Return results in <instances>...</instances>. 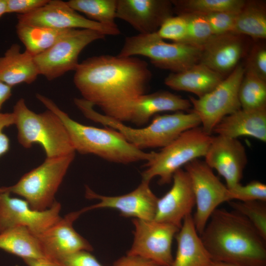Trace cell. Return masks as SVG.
<instances>
[{
    "label": "cell",
    "instance_id": "cell-16",
    "mask_svg": "<svg viewBox=\"0 0 266 266\" xmlns=\"http://www.w3.org/2000/svg\"><path fill=\"white\" fill-rule=\"evenodd\" d=\"M150 182L141 181L133 191L121 196H105L99 195L88 187H86L85 196L89 199H98L100 201L82 208L84 212L97 209L109 208L119 210L122 216L134 217L146 220H154L158 198L149 186Z\"/></svg>",
    "mask_w": 266,
    "mask_h": 266
},
{
    "label": "cell",
    "instance_id": "cell-15",
    "mask_svg": "<svg viewBox=\"0 0 266 266\" xmlns=\"http://www.w3.org/2000/svg\"><path fill=\"white\" fill-rule=\"evenodd\" d=\"M204 157L205 163L224 178L228 189L240 183L247 157L244 146L238 139L212 136Z\"/></svg>",
    "mask_w": 266,
    "mask_h": 266
},
{
    "label": "cell",
    "instance_id": "cell-39",
    "mask_svg": "<svg viewBox=\"0 0 266 266\" xmlns=\"http://www.w3.org/2000/svg\"><path fill=\"white\" fill-rule=\"evenodd\" d=\"M247 67L258 76L266 81V49L263 47L256 48L252 53Z\"/></svg>",
    "mask_w": 266,
    "mask_h": 266
},
{
    "label": "cell",
    "instance_id": "cell-42",
    "mask_svg": "<svg viewBox=\"0 0 266 266\" xmlns=\"http://www.w3.org/2000/svg\"><path fill=\"white\" fill-rule=\"evenodd\" d=\"M23 260L28 266H61L56 261L47 258Z\"/></svg>",
    "mask_w": 266,
    "mask_h": 266
},
{
    "label": "cell",
    "instance_id": "cell-18",
    "mask_svg": "<svg viewBox=\"0 0 266 266\" xmlns=\"http://www.w3.org/2000/svg\"><path fill=\"white\" fill-rule=\"evenodd\" d=\"M172 185L162 198H158L154 220L173 225L180 229L183 220L191 214L196 204L190 179L185 170L174 173Z\"/></svg>",
    "mask_w": 266,
    "mask_h": 266
},
{
    "label": "cell",
    "instance_id": "cell-12",
    "mask_svg": "<svg viewBox=\"0 0 266 266\" xmlns=\"http://www.w3.org/2000/svg\"><path fill=\"white\" fill-rule=\"evenodd\" d=\"M133 244L127 254L150 260L159 266H171V245L179 231L177 227L154 220L133 219Z\"/></svg>",
    "mask_w": 266,
    "mask_h": 266
},
{
    "label": "cell",
    "instance_id": "cell-35",
    "mask_svg": "<svg viewBox=\"0 0 266 266\" xmlns=\"http://www.w3.org/2000/svg\"><path fill=\"white\" fill-rule=\"evenodd\" d=\"M229 190L232 200L266 201V185L259 181L253 180L245 185L239 183Z\"/></svg>",
    "mask_w": 266,
    "mask_h": 266
},
{
    "label": "cell",
    "instance_id": "cell-29",
    "mask_svg": "<svg viewBox=\"0 0 266 266\" xmlns=\"http://www.w3.org/2000/svg\"><path fill=\"white\" fill-rule=\"evenodd\" d=\"M238 99L242 109H266V81L248 67L239 86Z\"/></svg>",
    "mask_w": 266,
    "mask_h": 266
},
{
    "label": "cell",
    "instance_id": "cell-1",
    "mask_svg": "<svg viewBox=\"0 0 266 266\" xmlns=\"http://www.w3.org/2000/svg\"><path fill=\"white\" fill-rule=\"evenodd\" d=\"M151 77L143 60L101 55L79 63L73 82L83 99L99 107L105 115L124 123L132 103L146 94Z\"/></svg>",
    "mask_w": 266,
    "mask_h": 266
},
{
    "label": "cell",
    "instance_id": "cell-14",
    "mask_svg": "<svg viewBox=\"0 0 266 266\" xmlns=\"http://www.w3.org/2000/svg\"><path fill=\"white\" fill-rule=\"evenodd\" d=\"M61 210V204L55 201L49 208L36 210L25 200L12 198L9 193L0 190V233L22 226L38 235L60 219Z\"/></svg>",
    "mask_w": 266,
    "mask_h": 266
},
{
    "label": "cell",
    "instance_id": "cell-10",
    "mask_svg": "<svg viewBox=\"0 0 266 266\" xmlns=\"http://www.w3.org/2000/svg\"><path fill=\"white\" fill-rule=\"evenodd\" d=\"M245 68L237 65L213 90L200 98L189 97L193 109L200 120L203 130L211 134L225 116L241 109L239 88Z\"/></svg>",
    "mask_w": 266,
    "mask_h": 266
},
{
    "label": "cell",
    "instance_id": "cell-9",
    "mask_svg": "<svg viewBox=\"0 0 266 266\" xmlns=\"http://www.w3.org/2000/svg\"><path fill=\"white\" fill-rule=\"evenodd\" d=\"M105 35L95 30L72 29L50 48L33 57L39 75L51 81L68 71H75L81 52Z\"/></svg>",
    "mask_w": 266,
    "mask_h": 266
},
{
    "label": "cell",
    "instance_id": "cell-33",
    "mask_svg": "<svg viewBox=\"0 0 266 266\" xmlns=\"http://www.w3.org/2000/svg\"><path fill=\"white\" fill-rule=\"evenodd\" d=\"M234 211L246 217L266 240V205L261 201H230Z\"/></svg>",
    "mask_w": 266,
    "mask_h": 266
},
{
    "label": "cell",
    "instance_id": "cell-3",
    "mask_svg": "<svg viewBox=\"0 0 266 266\" xmlns=\"http://www.w3.org/2000/svg\"><path fill=\"white\" fill-rule=\"evenodd\" d=\"M36 98L62 120L75 151L93 154L108 162L128 164L148 161L153 151L146 152L129 142L117 131L102 129L79 123L71 119L51 99L40 94Z\"/></svg>",
    "mask_w": 266,
    "mask_h": 266
},
{
    "label": "cell",
    "instance_id": "cell-31",
    "mask_svg": "<svg viewBox=\"0 0 266 266\" xmlns=\"http://www.w3.org/2000/svg\"><path fill=\"white\" fill-rule=\"evenodd\" d=\"M171 1L180 13L203 14L223 12L238 13L246 2L243 0H183Z\"/></svg>",
    "mask_w": 266,
    "mask_h": 266
},
{
    "label": "cell",
    "instance_id": "cell-41",
    "mask_svg": "<svg viewBox=\"0 0 266 266\" xmlns=\"http://www.w3.org/2000/svg\"><path fill=\"white\" fill-rule=\"evenodd\" d=\"M112 266H159L155 263L143 258L126 255L116 260Z\"/></svg>",
    "mask_w": 266,
    "mask_h": 266
},
{
    "label": "cell",
    "instance_id": "cell-28",
    "mask_svg": "<svg viewBox=\"0 0 266 266\" xmlns=\"http://www.w3.org/2000/svg\"><path fill=\"white\" fill-rule=\"evenodd\" d=\"M232 33L245 34L256 39L266 38V13L264 6L257 1H246L237 15Z\"/></svg>",
    "mask_w": 266,
    "mask_h": 266
},
{
    "label": "cell",
    "instance_id": "cell-45",
    "mask_svg": "<svg viewBox=\"0 0 266 266\" xmlns=\"http://www.w3.org/2000/svg\"><path fill=\"white\" fill-rule=\"evenodd\" d=\"M7 14L6 0H0V19Z\"/></svg>",
    "mask_w": 266,
    "mask_h": 266
},
{
    "label": "cell",
    "instance_id": "cell-34",
    "mask_svg": "<svg viewBox=\"0 0 266 266\" xmlns=\"http://www.w3.org/2000/svg\"><path fill=\"white\" fill-rule=\"evenodd\" d=\"M187 23L184 17L179 14L177 16L167 18L156 32L163 39H169L173 42L185 43L187 37Z\"/></svg>",
    "mask_w": 266,
    "mask_h": 266
},
{
    "label": "cell",
    "instance_id": "cell-17",
    "mask_svg": "<svg viewBox=\"0 0 266 266\" xmlns=\"http://www.w3.org/2000/svg\"><path fill=\"white\" fill-rule=\"evenodd\" d=\"M83 213L82 209L70 212L36 235L46 258L56 260L78 251L93 250L90 243L73 227L74 222Z\"/></svg>",
    "mask_w": 266,
    "mask_h": 266
},
{
    "label": "cell",
    "instance_id": "cell-27",
    "mask_svg": "<svg viewBox=\"0 0 266 266\" xmlns=\"http://www.w3.org/2000/svg\"><path fill=\"white\" fill-rule=\"evenodd\" d=\"M16 29L19 39L26 48L25 50L33 57L50 48L70 30H57L18 23Z\"/></svg>",
    "mask_w": 266,
    "mask_h": 266
},
{
    "label": "cell",
    "instance_id": "cell-24",
    "mask_svg": "<svg viewBox=\"0 0 266 266\" xmlns=\"http://www.w3.org/2000/svg\"><path fill=\"white\" fill-rule=\"evenodd\" d=\"M223 79L222 74L199 63L184 71L169 74L165 83L173 90L190 92L200 98Z\"/></svg>",
    "mask_w": 266,
    "mask_h": 266
},
{
    "label": "cell",
    "instance_id": "cell-40",
    "mask_svg": "<svg viewBox=\"0 0 266 266\" xmlns=\"http://www.w3.org/2000/svg\"><path fill=\"white\" fill-rule=\"evenodd\" d=\"M14 116L12 113H0V157L9 149L10 141L7 136L4 133V128L14 125Z\"/></svg>",
    "mask_w": 266,
    "mask_h": 266
},
{
    "label": "cell",
    "instance_id": "cell-38",
    "mask_svg": "<svg viewBox=\"0 0 266 266\" xmlns=\"http://www.w3.org/2000/svg\"><path fill=\"white\" fill-rule=\"evenodd\" d=\"M49 0H6L7 14L31 13L45 5Z\"/></svg>",
    "mask_w": 266,
    "mask_h": 266
},
{
    "label": "cell",
    "instance_id": "cell-32",
    "mask_svg": "<svg viewBox=\"0 0 266 266\" xmlns=\"http://www.w3.org/2000/svg\"><path fill=\"white\" fill-rule=\"evenodd\" d=\"M187 23L185 44L202 48L213 36L207 20L201 13H181Z\"/></svg>",
    "mask_w": 266,
    "mask_h": 266
},
{
    "label": "cell",
    "instance_id": "cell-37",
    "mask_svg": "<svg viewBox=\"0 0 266 266\" xmlns=\"http://www.w3.org/2000/svg\"><path fill=\"white\" fill-rule=\"evenodd\" d=\"M55 261L61 266H103L90 251L85 250L63 256Z\"/></svg>",
    "mask_w": 266,
    "mask_h": 266
},
{
    "label": "cell",
    "instance_id": "cell-5",
    "mask_svg": "<svg viewBox=\"0 0 266 266\" xmlns=\"http://www.w3.org/2000/svg\"><path fill=\"white\" fill-rule=\"evenodd\" d=\"M212 137L199 126L184 132L159 151H153L144 166L142 181L150 182L158 177L159 185L169 184L174 173L182 166L204 157Z\"/></svg>",
    "mask_w": 266,
    "mask_h": 266
},
{
    "label": "cell",
    "instance_id": "cell-11",
    "mask_svg": "<svg viewBox=\"0 0 266 266\" xmlns=\"http://www.w3.org/2000/svg\"><path fill=\"white\" fill-rule=\"evenodd\" d=\"M192 184L196 206L193 216L200 235L210 216L221 203L231 201L230 191L204 161L195 159L185 166Z\"/></svg>",
    "mask_w": 266,
    "mask_h": 266
},
{
    "label": "cell",
    "instance_id": "cell-6",
    "mask_svg": "<svg viewBox=\"0 0 266 266\" xmlns=\"http://www.w3.org/2000/svg\"><path fill=\"white\" fill-rule=\"evenodd\" d=\"M99 123L119 132L130 143L139 149L163 148L184 132L201 125L199 116L192 110L185 113L156 115L145 127L134 128L105 115L98 119Z\"/></svg>",
    "mask_w": 266,
    "mask_h": 266
},
{
    "label": "cell",
    "instance_id": "cell-23",
    "mask_svg": "<svg viewBox=\"0 0 266 266\" xmlns=\"http://www.w3.org/2000/svg\"><path fill=\"white\" fill-rule=\"evenodd\" d=\"M175 237L177 250L171 266H209L212 260L196 229L192 214L184 218Z\"/></svg>",
    "mask_w": 266,
    "mask_h": 266
},
{
    "label": "cell",
    "instance_id": "cell-2",
    "mask_svg": "<svg viewBox=\"0 0 266 266\" xmlns=\"http://www.w3.org/2000/svg\"><path fill=\"white\" fill-rule=\"evenodd\" d=\"M200 236L212 261L240 266L266 265V240L235 211L217 208Z\"/></svg>",
    "mask_w": 266,
    "mask_h": 266
},
{
    "label": "cell",
    "instance_id": "cell-22",
    "mask_svg": "<svg viewBox=\"0 0 266 266\" xmlns=\"http://www.w3.org/2000/svg\"><path fill=\"white\" fill-rule=\"evenodd\" d=\"M233 138L250 136L266 141V109H240L224 117L212 133Z\"/></svg>",
    "mask_w": 266,
    "mask_h": 266
},
{
    "label": "cell",
    "instance_id": "cell-19",
    "mask_svg": "<svg viewBox=\"0 0 266 266\" xmlns=\"http://www.w3.org/2000/svg\"><path fill=\"white\" fill-rule=\"evenodd\" d=\"M172 4L164 0H117L116 18L129 23L139 34L152 33L172 16Z\"/></svg>",
    "mask_w": 266,
    "mask_h": 266
},
{
    "label": "cell",
    "instance_id": "cell-44",
    "mask_svg": "<svg viewBox=\"0 0 266 266\" xmlns=\"http://www.w3.org/2000/svg\"><path fill=\"white\" fill-rule=\"evenodd\" d=\"M209 266H240L237 265L233 264L221 262V261H212Z\"/></svg>",
    "mask_w": 266,
    "mask_h": 266
},
{
    "label": "cell",
    "instance_id": "cell-21",
    "mask_svg": "<svg viewBox=\"0 0 266 266\" xmlns=\"http://www.w3.org/2000/svg\"><path fill=\"white\" fill-rule=\"evenodd\" d=\"M192 107L189 100L167 91H158L140 96L130 107L127 122L138 127L148 123L158 113L185 111Z\"/></svg>",
    "mask_w": 266,
    "mask_h": 266
},
{
    "label": "cell",
    "instance_id": "cell-26",
    "mask_svg": "<svg viewBox=\"0 0 266 266\" xmlns=\"http://www.w3.org/2000/svg\"><path fill=\"white\" fill-rule=\"evenodd\" d=\"M0 249L23 260L46 258L37 236L22 226L0 233Z\"/></svg>",
    "mask_w": 266,
    "mask_h": 266
},
{
    "label": "cell",
    "instance_id": "cell-25",
    "mask_svg": "<svg viewBox=\"0 0 266 266\" xmlns=\"http://www.w3.org/2000/svg\"><path fill=\"white\" fill-rule=\"evenodd\" d=\"M39 75L33 57L20 46L12 44L0 57V81L11 86L21 83L31 84Z\"/></svg>",
    "mask_w": 266,
    "mask_h": 266
},
{
    "label": "cell",
    "instance_id": "cell-30",
    "mask_svg": "<svg viewBox=\"0 0 266 266\" xmlns=\"http://www.w3.org/2000/svg\"><path fill=\"white\" fill-rule=\"evenodd\" d=\"M66 2L71 8L85 14L90 20L118 27L115 22L117 0H69Z\"/></svg>",
    "mask_w": 266,
    "mask_h": 266
},
{
    "label": "cell",
    "instance_id": "cell-13",
    "mask_svg": "<svg viewBox=\"0 0 266 266\" xmlns=\"http://www.w3.org/2000/svg\"><path fill=\"white\" fill-rule=\"evenodd\" d=\"M18 24L43 27L57 30L90 29L104 35H116L120 33L118 27L106 26L78 14L66 3L61 0H49L42 7L25 15H17Z\"/></svg>",
    "mask_w": 266,
    "mask_h": 266
},
{
    "label": "cell",
    "instance_id": "cell-36",
    "mask_svg": "<svg viewBox=\"0 0 266 266\" xmlns=\"http://www.w3.org/2000/svg\"><path fill=\"white\" fill-rule=\"evenodd\" d=\"M205 17L213 35L232 33L238 13L233 12H215L201 13Z\"/></svg>",
    "mask_w": 266,
    "mask_h": 266
},
{
    "label": "cell",
    "instance_id": "cell-8",
    "mask_svg": "<svg viewBox=\"0 0 266 266\" xmlns=\"http://www.w3.org/2000/svg\"><path fill=\"white\" fill-rule=\"evenodd\" d=\"M201 52V48L190 44L166 42L155 32L127 37L118 55L143 56L157 67L178 72L199 63Z\"/></svg>",
    "mask_w": 266,
    "mask_h": 266
},
{
    "label": "cell",
    "instance_id": "cell-20",
    "mask_svg": "<svg viewBox=\"0 0 266 266\" xmlns=\"http://www.w3.org/2000/svg\"><path fill=\"white\" fill-rule=\"evenodd\" d=\"M243 52L244 45L238 34L213 35L201 48L199 63L222 75L234 69Z\"/></svg>",
    "mask_w": 266,
    "mask_h": 266
},
{
    "label": "cell",
    "instance_id": "cell-4",
    "mask_svg": "<svg viewBox=\"0 0 266 266\" xmlns=\"http://www.w3.org/2000/svg\"><path fill=\"white\" fill-rule=\"evenodd\" d=\"M12 113L17 129V138L24 148L34 143L40 145L47 158L62 157L74 153L67 131L60 118L47 110L36 113L27 106L25 100L19 99Z\"/></svg>",
    "mask_w": 266,
    "mask_h": 266
},
{
    "label": "cell",
    "instance_id": "cell-7",
    "mask_svg": "<svg viewBox=\"0 0 266 266\" xmlns=\"http://www.w3.org/2000/svg\"><path fill=\"white\" fill-rule=\"evenodd\" d=\"M74 157L75 153L46 158L43 163L25 174L15 184L0 187V190L22 197L33 209H47L56 201L55 194Z\"/></svg>",
    "mask_w": 266,
    "mask_h": 266
},
{
    "label": "cell",
    "instance_id": "cell-43",
    "mask_svg": "<svg viewBox=\"0 0 266 266\" xmlns=\"http://www.w3.org/2000/svg\"><path fill=\"white\" fill-rule=\"evenodd\" d=\"M12 87L0 81V110L3 103L12 95Z\"/></svg>",
    "mask_w": 266,
    "mask_h": 266
}]
</instances>
